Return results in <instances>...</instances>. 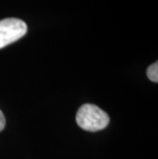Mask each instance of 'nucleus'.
<instances>
[{
	"label": "nucleus",
	"instance_id": "1",
	"mask_svg": "<svg viewBox=\"0 0 158 159\" xmlns=\"http://www.w3.org/2000/svg\"><path fill=\"white\" fill-rule=\"evenodd\" d=\"M110 118L105 111L93 104H84L79 108L76 114V122L82 129L97 131L107 127Z\"/></svg>",
	"mask_w": 158,
	"mask_h": 159
},
{
	"label": "nucleus",
	"instance_id": "3",
	"mask_svg": "<svg viewBox=\"0 0 158 159\" xmlns=\"http://www.w3.org/2000/svg\"><path fill=\"white\" fill-rule=\"evenodd\" d=\"M147 76L153 82H158V63L155 62L147 69Z\"/></svg>",
	"mask_w": 158,
	"mask_h": 159
},
{
	"label": "nucleus",
	"instance_id": "4",
	"mask_svg": "<svg viewBox=\"0 0 158 159\" xmlns=\"http://www.w3.org/2000/svg\"><path fill=\"white\" fill-rule=\"evenodd\" d=\"M4 126H5V117L4 114L2 113V111L0 110V131L3 130Z\"/></svg>",
	"mask_w": 158,
	"mask_h": 159
},
{
	"label": "nucleus",
	"instance_id": "2",
	"mask_svg": "<svg viewBox=\"0 0 158 159\" xmlns=\"http://www.w3.org/2000/svg\"><path fill=\"white\" fill-rule=\"evenodd\" d=\"M28 27L20 19L7 18L0 21V49L18 41L26 35Z\"/></svg>",
	"mask_w": 158,
	"mask_h": 159
}]
</instances>
